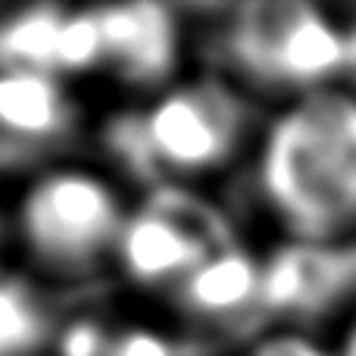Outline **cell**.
<instances>
[{
    "label": "cell",
    "instance_id": "8992f818",
    "mask_svg": "<svg viewBox=\"0 0 356 356\" xmlns=\"http://www.w3.org/2000/svg\"><path fill=\"white\" fill-rule=\"evenodd\" d=\"M356 300V244L272 241L263 250L266 325H297L328 334V319Z\"/></svg>",
    "mask_w": 356,
    "mask_h": 356
},
{
    "label": "cell",
    "instance_id": "5b68a950",
    "mask_svg": "<svg viewBox=\"0 0 356 356\" xmlns=\"http://www.w3.org/2000/svg\"><path fill=\"white\" fill-rule=\"evenodd\" d=\"M129 209L110 181L81 169H56L38 178L19 209L29 253L54 275H88L113 257Z\"/></svg>",
    "mask_w": 356,
    "mask_h": 356
},
{
    "label": "cell",
    "instance_id": "7c38bea8",
    "mask_svg": "<svg viewBox=\"0 0 356 356\" xmlns=\"http://www.w3.org/2000/svg\"><path fill=\"white\" fill-rule=\"evenodd\" d=\"M232 356H338L325 332L297 325H263L232 347Z\"/></svg>",
    "mask_w": 356,
    "mask_h": 356
},
{
    "label": "cell",
    "instance_id": "277c9868",
    "mask_svg": "<svg viewBox=\"0 0 356 356\" xmlns=\"http://www.w3.org/2000/svg\"><path fill=\"white\" fill-rule=\"evenodd\" d=\"M244 238L225 203L188 184H160L129 213L116 244V263L131 284L172 291L222 247Z\"/></svg>",
    "mask_w": 356,
    "mask_h": 356
},
{
    "label": "cell",
    "instance_id": "ba28073f",
    "mask_svg": "<svg viewBox=\"0 0 356 356\" xmlns=\"http://www.w3.org/2000/svg\"><path fill=\"white\" fill-rule=\"evenodd\" d=\"M79 129L56 75L0 72V172H22L60 150Z\"/></svg>",
    "mask_w": 356,
    "mask_h": 356
},
{
    "label": "cell",
    "instance_id": "6da1fadb",
    "mask_svg": "<svg viewBox=\"0 0 356 356\" xmlns=\"http://www.w3.org/2000/svg\"><path fill=\"white\" fill-rule=\"evenodd\" d=\"M244 197L275 241L356 244V91L347 81L266 110Z\"/></svg>",
    "mask_w": 356,
    "mask_h": 356
},
{
    "label": "cell",
    "instance_id": "4fadbf2b",
    "mask_svg": "<svg viewBox=\"0 0 356 356\" xmlns=\"http://www.w3.org/2000/svg\"><path fill=\"white\" fill-rule=\"evenodd\" d=\"M100 66V29L94 10L66 13V22L56 41V75L88 72Z\"/></svg>",
    "mask_w": 356,
    "mask_h": 356
},
{
    "label": "cell",
    "instance_id": "9c48e42d",
    "mask_svg": "<svg viewBox=\"0 0 356 356\" xmlns=\"http://www.w3.org/2000/svg\"><path fill=\"white\" fill-rule=\"evenodd\" d=\"M100 29V69L131 88H166L181 60V22L163 3L94 6Z\"/></svg>",
    "mask_w": 356,
    "mask_h": 356
},
{
    "label": "cell",
    "instance_id": "7a4b0ae2",
    "mask_svg": "<svg viewBox=\"0 0 356 356\" xmlns=\"http://www.w3.org/2000/svg\"><path fill=\"white\" fill-rule=\"evenodd\" d=\"M266 110L216 69L166 85L147 106L104 125L110 156L135 181L188 184L241 175Z\"/></svg>",
    "mask_w": 356,
    "mask_h": 356
},
{
    "label": "cell",
    "instance_id": "3957f363",
    "mask_svg": "<svg viewBox=\"0 0 356 356\" xmlns=\"http://www.w3.org/2000/svg\"><path fill=\"white\" fill-rule=\"evenodd\" d=\"M209 69L232 79L263 110L347 79V29L309 0H250L219 10Z\"/></svg>",
    "mask_w": 356,
    "mask_h": 356
},
{
    "label": "cell",
    "instance_id": "9a60e30c",
    "mask_svg": "<svg viewBox=\"0 0 356 356\" xmlns=\"http://www.w3.org/2000/svg\"><path fill=\"white\" fill-rule=\"evenodd\" d=\"M334 350L338 356H356V300L350 303L344 316H341V325H338V334H334Z\"/></svg>",
    "mask_w": 356,
    "mask_h": 356
},
{
    "label": "cell",
    "instance_id": "2e32d148",
    "mask_svg": "<svg viewBox=\"0 0 356 356\" xmlns=\"http://www.w3.org/2000/svg\"><path fill=\"white\" fill-rule=\"evenodd\" d=\"M344 29H347V85L356 91V10L344 19Z\"/></svg>",
    "mask_w": 356,
    "mask_h": 356
},
{
    "label": "cell",
    "instance_id": "52a82bcc",
    "mask_svg": "<svg viewBox=\"0 0 356 356\" xmlns=\"http://www.w3.org/2000/svg\"><path fill=\"white\" fill-rule=\"evenodd\" d=\"M184 334L207 350H232L266 325L263 319V250L247 238L222 247L169 291Z\"/></svg>",
    "mask_w": 356,
    "mask_h": 356
},
{
    "label": "cell",
    "instance_id": "30bf717a",
    "mask_svg": "<svg viewBox=\"0 0 356 356\" xmlns=\"http://www.w3.org/2000/svg\"><path fill=\"white\" fill-rule=\"evenodd\" d=\"M63 6H25L0 19V72L56 75V41L66 22Z\"/></svg>",
    "mask_w": 356,
    "mask_h": 356
},
{
    "label": "cell",
    "instance_id": "5bb4252c",
    "mask_svg": "<svg viewBox=\"0 0 356 356\" xmlns=\"http://www.w3.org/2000/svg\"><path fill=\"white\" fill-rule=\"evenodd\" d=\"M106 356H203V347L184 332L175 334L150 325H129L110 334Z\"/></svg>",
    "mask_w": 356,
    "mask_h": 356
},
{
    "label": "cell",
    "instance_id": "8fae6325",
    "mask_svg": "<svg viewBox=\"0 0 356 356\" xmlns=\"http://www.w3.org/2000/svg\"><path fill=\"white\" fill-rule=\"evenodd\" d=\"M54 338V313L22 278L0 275V356H35Z\"/></svg>",
    "mask_w": 356,
    "mask_h": 356
}]
</instances>
